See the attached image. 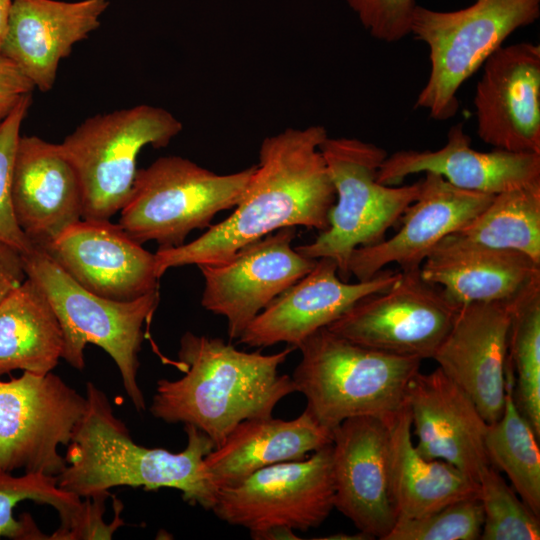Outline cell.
<instances>
[{
  "label": "cell",
  "instance_id": "cell-1",
  "mask_svg": "<svg viewBox=\"0 0 540 540\" xmlns=\"http://www.w3.org/2000/svg\"><path fill=\"white\" fill-rule=\"evenodd\" d=\"M327 137L322 125L287 128L266 137L259 148V162L233 213L190 243L158 248L154 253L157 276L185 265L223 263L247 244L281 228L325 231L336 200L320 150Z\"/></svg>",
  "mask_w": 540,
  "mask_h": 540
},
{
  "label": "cell",
  "instance_id": "cell-2",
  "mask_svg": "<svg viewBox=\"0 0 540 540\" xmlns=\"http://www.w3.org/2000/svg\"><path fill=\"white\" fill-rule=\"evenodd\" d=\"M293 350L246 352L221 338L185 332L178 350L184 375L157 382L149 411L168 424L195 426L216 448L239 423L272 416L296 392L291 376L279 373Z\"/></svg>",
  "mask_w": 540,
  "mask_h": 540
},
{
  "label": "cell",
  "instance_id": "cell-3",
  "mask_svg": "<svg viewBox=\"0 0 540 540\" xmlns=\"http://www.w3.org/2000/svg\"><path fill=\"white\" fill-rule=\"evenodd\" d=\"M86 399V412L67 445V465L57 476L62 490L88 498L118 486L172 488L189 505L212 509L218 490L204 465L214 449L206 434L184 425L187 445L178 453L138 445L114 415L106 394L92 382L86 384Z\"/></svg>",
  "mask_w": 540,
  "mask_h": 540
},
{
  "label": "cell",
  "instance_id": "cell-4",
  "mask_svg": "<svg viewBox=\"0 0 540 540\" xmlns=\"http://www.w3.org/2000/svg\"><path fill=\"white\" fill-rule=\"evenodd\" d=\"M301 359L291 376L306 410L329 430L357 416L387 419L406 403L421 361L356 344L321 328L297 347Z\"/></svg>",
  "mask_w": 540,
  "mask_h": 540
},
{
  "label": "cell",
  "instance_id": "cell-5",
  "mask_svg": "<svg viewBox=\"0 0 540 540\" xmlns=\"http://www.w3.org/2000/svg\"><path fill=\"white\" fill-rule=\"evenodd\" d=\"M22 257L27 277L42 289L60 323L62 359L82 370L86 346L102 348L117 365L134 408L145 410V398L137 381L138 354L144 340L143 326L159 304V291L130 301H116L83 288L36 247Z\"/></svg>",
  "mask_w": 540,
  "mask_h": 540
},
{
  "label": "cell",
  "instance_id": "cell-6",
  "mask_svg": "<svg viewBox=\"0 0 540 540\" xmlns=\"http://www.w3.org/2000/svg\"><path fill=\"white\" fill-rule=\"evenodd\" d=\"M540 16V0H474L455 11L416 5L410 34L429 49L430 72L415 106L444 121L458 111L457 93L514 31Z\"/></svg>",
  "mask_w": 540,
  "mask_h": 540
},
{
  "label": "cell",
  "instance_id": "cell-7",
  "mask_svg": "<svg viewBox=\"0 0 540 540\" xmlns=\"http://www.w3.org/2000/svg\"><path fill=\"white\" fill-rule=\"evenodd\" d=\"M320 150L336 200L329 213V227L313 242L295 250L310 259H333L339 277L348 282L352 252L385 239L388 229L418 197L421 180L404 186L380 183L378 171L388 154L373 143L328 136Z\"/></svg>",
  "mask_w": 540,
  "mask_h": 540
},
{
  "label": "cell",
  "instance_id": "cell-8",
  "mask_svg": "<svg viewBox=\"0 0 540 540\" xmlns=\"http://www.w3.org/2000/svg\"><path fill=\"white\" fill-rule=\"evenodd\" d=\"M255 166L217 174L181 156L160 157L137 170L118 224L140 244L181 246L193 230L208 228L217 213L237 206Z\"/></svg>",
  "mask_w": 540,
  "mask_h": 540
},
{
  "label": "cell",
  "instance_id": "cell-9",
  "mask_svg": "<svg viewBox=\"0 0 540 540\" xmlns=\"http://www.w3.org/2000/svg\"><path fill=\"white\" fill-rule=\"evenodd\" d=\"M183 129L168 110L147 104L85 119L59 143L80 180L82 219L110 220L125 205L146 147H166Z\"/></svg>",
  "mask_w": 540,
  "mask_h": 540
},
{
  "label": "cell",
  "instance_id": "cell-10",
  "mask_svg": "<svg viewBox=\"0 0 540 540\" xmlns=\"http://www.w3.org/2000/svg\"><path fill=\"white\" fill-rule=\"evenodd\" d=\"M86 409V396L52 372L0 379V470L57 477L67 465L58 448Z\"/></svg>",
  "mask_w": 540,
  "mask_h": 540
},
{
  "label": "cell",
  "instance_id": "cell-11",
  "mask_svg": "<svg viewBox=\"0 0 540 540\" xmlns=\"http://www.w3.org/2000/svg\"><path fill=\"white\" fill-rule=\"evenodd\" d=\"M334 494L330 444L304 459L264 467L221 488L211 510L251 536L272 527L308 531L327 519Z\"/></svg>",
  "mask_w": 540,
  "mask_h": 540
},
{
  "label": "cell",
  "instance_id": "cell-12",
  "mask_svg": "<svg viewBox=\"0 0 540 540\" xmlns=\"http://www.w3.org/2000/svg\"><path fill=\"white\" fill-rule=\"evenodd\" d=\"M459 307L426 282L420 268L405 270L390 288L362 298L327 328L377 351L432 359Z\"/></svg>",
  "mask_w": 540,
  "mask_h": 540
},
{
  "label": "cell",
  "instance_id": "cell-13",
  "mask_svg": "<svg viewBox=\"0 0 540 540\" xmlns=\"http://www.w3.org/2000/svg\"><path fill=\"white\" fill-rule=\"evenodd\" d=\"M295 236V227L281 228L223 263L198 266L204 278L201 305L226 318L230 339H238L272 300L315 266L317 259L292 248Z\"/></svg>",
  "mask_w": 540,
  "mask_h": 540
},
{
  "label": "cell",
  "instance_id": "cell-14",
  "mask_svg": "<svg viewBox=\"0 0 540 540\" xmlns=\"http://www.w3.org/2000/svg\"><path fill=\"white\" fill-rule=\"evenodd\" d=\"M387 419L349 418L332 430L331 443L334 508L360 532L381 540L398 519L391 490Z\"/></svg>",
  "mask_w": 540,
  "mask_h": 540
},
{
  "label": "cell",
  "instance_id": "cell-15",
  "mask_svg": "<svg viewBox=\"0 0 540 540\" xmlns=\"http://www.w3.org/2000/svg\"><path fill=\"white\" fill-rule=\"evenodd\" d=\"M473 103L484 143L540 154V45L520 42L497 49L483 64Z\"/></svg>",
  "mask_w": 540,
  "mask_h": 540
},
{
  "label": "cell",
  "instance_id": "cell-16",
  "mask_svg": "<svg viewBox=\"0 0 540 540\" xmlns=\"http://www.w3.org/2000/svg\"><path fill=\"white\" fill-rule=\"evenodd\" d=\"M38 249L99 296L130 301L158 290L155 254L110 220L81 219Z\"/></svg>",
  "mask_w": 540,
  "mask_h": 540
},
{
  "label": "cell",
  "instance_id": "cell-17",
  "mask_svg": "<svg viewBox=\"0 0 540 540\" xmlns=\"http://www.w3.org/2000/svg\"><path fill=\"white\" fill-rule=\"evenodd\" d=\"M401 271L381 270L356 283L343 281L336 262L317 259L313 269L272 300L237 339L249 347L298 345L328 327L362 298L390 288Z\"/></svg>",
  "mask_w": 540,
  "mask_h": 540
},
{
  "label": "cell",
  "instance_id": "cell-18",
  "mask_svg": "<svg viewBox=\"0 0 540 540\" xmlns=\"http://www.w3.org/2000/svg\"><path fill=\"white\" fill-rule=\"evenodd\" d=\"M512 301L461 305L432 359L473 401L487 424L504 409Z\"/></svg>",
  "mask_w": 540,
  "mask_h": 540
},
{
  "label": "cell",
  "instance_id": "cell-19",
  "mask_svg": "<svg viewBox=\"0 0 540 540\" xmlns=\"http://www.w3.org/2000/svg\"><path fill=\"white\" fill-rule=\"evenodd\" d=\"M494 195L458 188L441 175L426 172L420 192L402 214V226L388 239L356 248L350 276L365 281L390 263L401 271L420 268L429 252L484 210Z\"/></svg>",
  "mask_w": 540,
  "mask_h": 540
},
{
  "label": "cell",
  "instance_id": "cell-20",
  "mask_svg": "<svg viewBox=\"0 0 540 540\" xmlns=\"http://www.w3.org/2000/svg\"><path fill=\"white\" fill-rule=\"evenodd\" d=\"M406 403L418 439L416 451L455 466L478 483L491 464L484 442L487 422L471 398L438 367L413 377Z\"/></svg>",
  "mask_w": 540,
  "mask_h": 540
},
{
  "label": "cell",
  "instance_id": "cell-21",
  "mask_svg": "<svg viewBox=\"0 0 540 540\" xmlns=\"http://www.w3.org/2000/svg\"><path fill=\"white\" fill-rule=\"evenodd\" d=\"M109 0H13L0 54L41 92L50 91L73 46L100 26Z\"/></svg>",
  "mask_w": 540,
  "mask_h": 540
},
{
  "label": "cell",
  "instance_id": "cell-22",
  "mask_svg": "<svg viewBox=\"0 0 540 540\" xmlns=\"http://www.w3.org/2000/svg\"><path fill=\"white\" fill-rule=\"evenodd\" d=\"M12 203L18 225L34 247L52 242L83 213L78 175L59 144L20 136L16 148Z\"/></svg>",
  "mask_w": 540,
  "mask_h": 540
},
{
  "label": "cell",
  "instance_id": "cell-23",
  "mask_svg": "<svg viewBox=\"0 0 540 540\" xmlns=\"http://www.w3.org/2000/svg\"><path fill=\"white\" fill-rule=\"evenodd\" d=\"M441 175L461 189L496 195L540 182V154L493 149L480 152L471 147L464 124L450 127L445 145L437 150L404 149L387 155L377 179L396 186L416 173Z\"/></svg>",
  "mask_w": 540,
  "mask_h": 540
},
{
  "label": "cell",
  "instance_id": "cell-24",
  "mask_svg": "<svg viewBox=\"0 0 540 540\" xmlns=\"http://www.w3.org/2000/svg\"><path fill=\"white\" fill-rule=\"evenodd\" d=\"M420 275L461 306L513 300L540 281V264L521 252L476 244L450 234L429 252Z\"/></svg>",
  "mask_w": 540,
  "mask_h": 540
},
{
  "label": "cell",
  "instance_id": "cell-25",
  "mask_svg": "<svg viewBox=\"0 0 540 540\" xmlns=\"http://www.w3.org/2000/svg\"><path fill=\"white\" fill-rule=\"evenodd\" d=\"M331 443L332 431L318 423L306 409L292 420L272 416L252 418L239 423L205 457L204 465L219 491L257 470L304 459Z\"/></svg>",
  "mask_w": 540,
  "mask_h": 540
},
{
  "label": "cell",
  "instance_id": "cell-26",
  "mask_svg": "<svg viewBox=\"0 0 540 540\" xmlns=\"http://www.w3.org/2000/svg\"><path fill=\"white\" fill-rule=\"evenodd\" d=\"M391 490L398 518H419L478 496V483L455 466L422 457L412 440L407 403L387 419Z\"/></svg>",
  "mask_w": 540,
  "mask_h": 540
},
{
  "label": "cell",
  "instance_id": "cell-27",
  "mask_svg": "<svg viewBox=\"0 0 540 540\" xmlns=\"http://www.w3.org/2000/svg\"><path fill=\"white\" fill-rule=\"evenodd\" d=\"M63 349L57 316L39 285L27 277L0 303V377L15 370L52 372Z\"/></svg>",
  "mask_w": 540,
  "mask_h": 540
},
{
  "label": "cell",
  "instance_id": "cell-28",
  "mask_svg": "<svg viewBox=\"0 0 540 540\" xmlns=\"http://www.w3.org/2000/svg\"><path fill=\"white\" fill-rule=\"evenodd\" d=\"M514 373L507 356L505 402L501 417L487 424L485 450L490 464L509 478L521 500L540 516V449L533 427L513 395Z\"/></svg>",
  "mask_w": 540,
  "mask_h": 540
},
{
  "label": "cell",
  "instance_id": "cell-29",
  "mask_svg": "<svg viewBox=\"0 0 540 540\" xmlns=\"http://www.w3.org/2000/svg\"><path fill=\"white\" fill-rule=\"evenodd\" d=\"M452 234L521 252L540 264V182L494 195L484 210Z\"/></svg>",
  "mask_w": 540,
  "mask_h": 540
},
{
  "label": "cell",
  "instance_id": "cell-30",
  "mask_svg": "<svg viewBox=\"0 0 540 540\" xmlns=\"http://www.w3.org/2000/svg\"><path fill=\"white\" fill-rule=\"evenodd\" d=\"M32 500L52 506L59 514L60 526L49 536L50 540H70L78 528L85 509L81 498L62 490L56 476L23 473L14 476L0 470V538L13 540H46L30 514L21 519L14 517L17 504Z\"/></svg>",
  "mask_w": 540,
  "mask_h": 540
},
{
  "label": "cell",
  "instance_id": "cell-31",
  "mask_svg": "<svg viewBox=\"0 0 540 540\" xmlns=\"http://www.w3.org/2000/svg\"><path fill=\"white\" fill-rule=\"evenodd\" d=\"M508 359L514 373L515 403L540 436V281L512 301Z\"/></svg>",
  "mask_w": 540,
  "mask_h": 540
},
{
  "label": "cell",
  "instance_id": "cell-32",
  "mask_svg": "<svg viewBox=\"0 0 540 540\" xmlns=\"http://www.w3.org/2000/svg\"><path fill=\"white\" fill-rule=\"evenodd\" d=\"M484 520L482 540H539L540 521L492 465L478 479Z\"/></svg>",
  "mask_w": 540,
  "mask_h": 540
},
{
  "label": "cell",
  "instance_id": "cell-33",
  "mask_svg": "<svg viewBox=\"0 0 540 540\" xmlns=\"http://www.w3.org/2000/svg\"><path fill=\"white\" fill-rule=\"evenodd\" d=\"M484 514L478 496L462 499L419 518H398L384 540L480 539Z\"/></svg>",
  "mask_w": 540,
  "mask_h": 540
},
{
  "label": "cell",
  "instance_id": "cell-34",
  "mask_svg": "<svg viewBox=\"0 0 540 540\" xmlns=\"http://www.w3.org/2000/svg\"><path fill=\"white\" fill-rule=\"evenodd\" d=\"M32 103L26 95L13 111L0 122V241L17 249L22 255L34 248L15 218L12 203V176L20 128Z\"/></svg>",
  "mask_w": 540,
  "mask_h": 540
},
{
  "label": "cell",
  "instance_id": "cell-35",
  "mask_svg": "<svg viewBox=\"0 0 540 540\" xmlns=\"http://www.w3.org/2000/svg\"><path fill=\"white\" fill-rule=\"evenodd\" d=\"M363 27L377 40L392 43L410 34L415 0H346Z\"/></svg>",
  "mask_w": 540,
  "mask_h": 540
},
{
  "label": "cell",
  "instance_id": "cell-36",
  "mask_svg": "<svg viewBox=\"0 0 540 540\" xmlns=\"http://www.w3.org/2000/svg\"><path fill=\"white\" fill-rule=\"evenodd\" d=\"M34 89L33 83L19 67L0 54V122Z\"/></svg>",
  "mask_w": 540,
  "mask_h": 540
},
{
  "label": "cell",
  "instance_id": "cell-37",
  "mask_svg": "<svg viewBox=\"0 0 540 540\" xmlns=\"http://www.w3.org/2000/svg\"><path fill=\"white\" fill-rule=\"evenodd\" d=\"M26 278L22 254L0 241V303Z\"/></svg>",
  "mask_w": 540,
  "mask_h": 540
},
{
  "label": "cell",
  "instance_id": "cell-38",
  "mask_svg": "<svg viewBox=\"0 0 540 540\" xmlns=\"http://www.w3.org/2000/svg\"><path fill=\"white\" fill-rule=\"evenodd\" d=\"M255 540L300 539L289 527H272L251 536Z\"/></svg>",
  "mask_w": 540,
  "mask_h": 540
},
{
  "label": "cell",
  "instance_id": "cell-39",
  "mask_svg": "<svg viewBox=\"0 0 540 540\" xmlns=\"http://www.w3.org/2000/svg\"><path fill=\"white\" fill-rule=\"evenodd\" d=\"M13 0H0V49L7 31Z\"/></svg>",
  "mask_w": 540,
  "mask_h": 540
}]
</instances>
